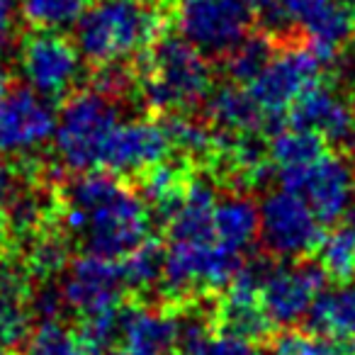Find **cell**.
Returning a JSON list of instances; mask_svg holds the SVG:
<instances>
[{
	"label": "cell",
	"instance_id": "obj_1",
	"mask_svg": "<svg viewBox=\"0 0 355 355\" xmlns=\"http://www.w3.org/2000/svg\"><path fill=\"white\" fill-rule=\"evenodd\" d=\"M64 232L71 234L85 253L124 258L151 236V207L107 171H83L64 185L59 195Z\"/></svg>",
	"mask_w": 355,
	"mask_h": 355
},
{
	"label": "cell",
	"instance_id": "obj_2",
	"mask_svg": "<svg viewBox=\"0 0 355 355\" xmlns=\"http://www.w3.org/2000/svg\"><path fill=\"white\" fill-rule=\"evenodd\" d=\"M214 88L207 54L183 37H163L146 49L137 93L153 112H190Z\"/></svg>",
	"mask_w": 355,
	"mask_h": 355
},
{
	"label": "cell",
	"instance_id": "obj_3",
	"mask_svg": "<svg viewBox=\"0 0 355 355\" xmlns=\"http://www.w3.org/2000/svg\"><path fill=\"white\" fill-rule=\"evenodd\" d=\"M163 17L146 0H98L76 22V42L93 66L127 61L158 40Z\"/></svg>",
	"mask_w": 355,
	"mask_h": 355
},
{
	"label": "cell",
	"instance_id": "obj_4",
	"mask_svg": "<svg viewBox=\"0 0 355 355\" xmlns=\"http://www.w3.org/2000/svg\"><path fill=\"white\" fill-rule=\"evenodd\" d=\"M117 124V100L95 88L71 93L61 112L56 114L54 146L59 161L76 173L103 168L105 148Z\"/></svg>",
	"mask_w": 355,
	"mask_h": 355
},
{
	"label": "cell",
	"instance_id": "obj_5",
	"mask_svg": "<svg viewBox=\"0 0 355 355\" xmlns=\"http://www.w3.org/2000/svg\"><path fill=\"white\" fill-rule=\"evenodd\" d=\"M321 222L292 190L268 193L258 207V239L266 251L282 261H302L321 241Z\"/></svg>",
	"mask_w": 355,
	"mask_h": 355
},
{
	"label": "cell",
	"instance_id": "obj_6",
	"mask_svg": "<svg viewBox=\"0 0 355 355\" xmlns=\"http://www.w3.org/2000/svg\"><path fill=\"white\" fill-rule=\"evenodd\" d=\"M277 175L282 188L300 195L321 224H336L345 217L355 198L353 163L329 151L306 166L277 171Z\"/></svg>",
	"mask_w": 355,
	"mask_h": 355
},
{
	"label": "cell",
	"instance_id": "obj_7",
	"mask_svg": "<svg viewBox=\"0 0 355 355\" xmlns=\"http://www.w3.org/2000/svg\"><path fill=\"white\" fill-rule=\"evenodd\" d=\"M321 61L304 42H285L268 66L248 83V90L268 114L270 129H280L285 112L297 95L321 78Z\"/></svg>",
	"mask_w": 355,
	"mask_h": 355
},
{
	"label": "cell",
	"instance_id": "obj_8",
	"mask_svg": "<svg viewBox=\"0 0 355 355\" xmlns=\"http://www.w3.org/2000/svg\"><path fill=\"white\" fill-rule=\"evenodd\" d=\"M20 71L40 95L49 100L66 98L80 78V51L61 32L35 30L20 44Z\"/></svg>",
	"mask_w": 355,
	"mask_h": 355
},
{
	"label": "cell",
	"instance_id": "obj_9",
	"mask_svg": "<svg viewBox=\"0 0 355 355\" xmlns=\"http://www.w3.org/2000/svg\"><path fill=\"white\" fill-rule=\"evenodd\" d=\"M253 15L241 0H183L178 32L207 56H224L251 32Z\"/></svg>",
	"mask_w": 355,
	"mask_h": 355
},
{
	"label": "cell",
	"instance_id": "obj_10",
	"mask_svg": "<svg viewBox=\"0 0 355 355\" xmlns=\"http://www.w3.org/2000/svg\"><path fill=\"white\" fill-rule=\"evenodd\" d=\"M56 110L30 85L0 98V156H30L54 139Z\"/></svg>",
	"mask_w": 355,
	"mask_h": 355
},
{
	"label": "cell",
	"instance_id": "obj_11",
	"mask_svg": "<svg viewBox=\"0 0 355 355\" xmlns=\"http://www.w3.org/2000/svg\"><path fill=\"white\" fill-rule=\"evenodd\" d=\"M64 272L61 297H64L66 309L76 311L80 319L122 306L127 285H124L119 261L83 253L76 261H71Z\"/></svg>",
	"mask_w": 355,
	"mask_h": 355
},
{
	"label": "cell",
	"instance_id": "obj_12",
	"mask_svg": "<svg viewBox=\"0 0 355 355\" xmlns=\"http://www.w3.org/2000/svg\"><path fill=\"white\" fill-rule=\"evenodd\" d=\"M326 272L319 263H292V266H268L261 280V304L272 326H295L309 311L311 302L324 290Z\"/></svg>",
	"mask_w": 355,
	"mask_h": 355
},
{
	"label": "cell",
	"instance_id": "obj_13",
	"mask_svg": "<svg viewBox=\"0 0 355 355\" xmlns=\"http://www.w3.org/2000/svg\"><path fill=\"white\" fill-rule=\"evenodd\" d=\"M171 156L166 127L156 119H119L103 156V171L112 175H141Z\"/></svg>",
	"mask_w": 355,
	"mask_h": 355
},
{
	"label": "cell",
	"instance_id": "obj_14",
	"mask_svg": "<svg viewBox=\"0 0 355 355\" xmlns=\"http://www.w3.org/2000/svg\"><path fill=\"white\" fill-rule=\"evenodd\" d=\"M285 119L292 127L321 134L331 144H345L355 132V105L336 85L319 78L297 95Z\"/></svg>",
	"mask_w": 355,
	"mask_h": 355
},
{
	"label": "cell",
	"instance_id": "obj_15",
	"mask_svg": "<svg viewBox=\"0 0 355 355\" xmlns=\"http://www.w3.org/2000/svg\"><path fill=\"white\" fill-rule=\"evenodd\" d=\"M178 314L156 306H122L117 324V355H175Z\"/></svg>",
	"mask_w": 355,
	"mask_h": 355
},
{
	"label": "cell",
	"instance_id": "obj_16",
	"mask_svg": "<svg viewBox=\"0 0 355 355\" xmlns=\"http://www.w3.org/2000/svg\"><path fill=\"white\" fill-rule=\"evenodd\" d=\"M205 107L209 124L222 134H261V129H270L268 114L256 103L251 90L234 80L209 90Z\"/></svg>",
	"mask_w": 355,
	"mask_h": 355
},
{
	"label": "cell",
	"instance_id": "obj_17",
	"mask_svg": "<svg viewBox=\"0 0 355 355\" xmlns=\"http://www.w3.org/2000/svg\"><path fill=\"white\" fill-rule=\"evenodd\" d=\"M212 229L222 246L243 253L258 239V205L239 190H232L227 198H217Z\"/></svg>",
	"mask_w": 355,
	"mask_h": 355
},
{
	"label": "cell",
	"instance_id": "obj_18",
	"mask_svg": "<svg viewBox=\"0 0 355 355\" xmlns=\"http://www.w3.org/2000/svg\"><path fill=\"white\" fill-rule=\"evenodd\" d=\"M304 319L314 334L355 340V285L340 282L338 287L321 290Z\"/></svg>",
	"mask_w": 355,
	"mask_h": 355
},
{
	"label": "cell",
	"instance_id": "obj_19",
	"mask_svg": "<svg viewBox=\"0 0 355 355\" xmlns=\"http://www.w3.org/2000/svg\"><path fill=\"white\" fill-rule=\"evenodd\" d=\"M171 148L185 158V161L212 163L219 146V132L212 124L190 117L188 112H171L163 122Z\"/></svg>",
	"mask_w": 355,
	"mask_h": 355
},
{
	"label": "cell",
	"instance_id": "obj_20",
	"mask_svg": "<svg viewBox=\"0 0 355 355\" xmlns=\"http://www.w3.org/2000/svg\"><path fill=\"white\" fill-rule=\"evenodd\" d=\"M141 175H144L141 198L148 202V207H153V212H158L166 219L168 212H171L178 200H180V195H183L185 185H188V180L193 178V173H190L185 158L178 163L166 158V161L156 163V166L148 168Z\"/></svg>",
	"mask_w": 355,
	"mask_h": 355
},
{
	"label": "cell",
	"instance_id": "obj_21",
	"mask_svg": "<svg viewBox=\"0 0 355 355\" xmlns=\"http://www.w3.org/2000/svg\"><path fill=\"white\" fill-rule=\"evenodd\" d=\"M268 153L275 166V171H290L306 163L316 161L326 153V139L311 129L302 127H287L275 129V137L268 144Z\"/></svg>",
	"mask_w": 355,
	"mask_h": 355
},
{
	"label": "cell",
	"instance_id": "obj_22",
	"mask_svg": "<svg viewBox=\"0 0 355 355\" xmlns=\"http://www.w3.org/2000/svg\"><path fill=\"white\" fill-rule=\"evenodd\" d=\"M277 44L280 42L266 30L248 32L229 54H224V71L234 83L248 85L275 56Z\"/></svg>",
	"mask_w": 355,
	"mask_h": 355
},
{
	"label": "cell",
	"instance_id": "obj_23",
	"mask_svg": "<svg viewBox=\"0 0 355 355\" xmlns=\"http://www.w3.org/2000/svg\"><path fill=\"white\" fill-rule=\"evenodd\" d=\"M30 241L32 243L25 256V268H27V272H30V277L49 282L69 268L71 248H69L66 232L46 227V229H42L40 234H35Z\"/></svg>",
	"mask_w": 355,
	"mask_h": 355
},
{
	"label": "cell",
	"instance_id": "obj_24",
	"mask_svg": "<svg viewBox=\"0 0 355 355\" xmlns=\"http://www.w3.org/2000/svg\"><path fill=\"white\" fill-rule=\"evenodd\" d=\"M319 266L326 277L336 282H348L355 277V229L350 224L334 227L329 234H321L316 246Z\"/></svg>",
	"mask_w": 355,
	"mask_h": 355
},
{
	"label": "cell",
	"instance_id": "obj_25",
	"mask_svg": "<svg viewBox=\"0 0 355 355\" xmlns=\"http://www.w3.org/2000/svg\"><path fill=\"white\" fill-rule=\"evenodd\" d=\"M163 253H166V248L156 239L148 236L134 251H129L124 258H119L127 292L158 290V282H161V272H163Z\"/></svg>",
	"mask_w": 355,
	"mask_h": 355
},
{
	"label": "cell",
	"instance_id": "obj_26",
	"mask_svg": "<svg viewBox=\"0 0 355 355\" xmlns=\"http://www.w3.org/2000/svg\"><path fill=\"white\" fill-rule=\"evenodd\" d=\"M268 355H355V340L287 329L272 338Z\"/></svg>",
	"mask_w": 355,
	"mask_h": 355
},
{
	"label": "cell",
	"instance_id": "obj_27",
	"mask_svg": "<svg viewBox=\"0 0 355 355\" xmlns=\"http://www.w3.org/2000/svg\"><path fill=\"white\" fill-rule=\"evenodd\" d=\"M22 355H93L83 336L66 326L61 319L42 321L40 329L32 331L25 340Z\"/></svg>",
	"mask_w": 355,
	"mask_h": 355
},
{
	"label": "cell",
	"instance_id": "obj_28",
	"mask_svg": "<svg viewBox=\"0 0 355 355\" xmlns=\"http://www.w3.org/2000/svg\"><path fill=\"white\" fill-rule=\"evenodd\" d=\"M88 0H17L20 12L35 30L61 32L73 27L85 12Z\"/></svg>",
	"mask_w": 355,
	"mask_h": 355
},
{
	"label": "cell",
	"instance_id": "obj_29",
	"mask_svg": "<svg viewBox=\"0 0 355 355\" xmlns=\"http://www.w3.org/2000/svg\"><path fill=\"white\" fill-rule=\"evenodd\" d=\"M35 314L30 309V292H6L0 295V345L15 350L25 345L32 334Z\"/></svg>",
	"mask_w": 355,
	"mask_h": 355
},
{
	"label": "cell",
	"instance_id": "obj_30",
	"mask_svg": "<svg viewBox=\"0 0 355 355\" xmlns=\"http://www.w3.org/2000/svg\"><path fill=\"white\" fill-rule=\"evenodd\" d=\"M40 180V166L35 161H0V209L6 212L20 193Z\"/></svg>",
	"mask_w": 355,
	"mask_h": 355
},
{
	"label": "cell",
	"instance_id": "obj_31",
	"mask_svg": "<svg viewBox=\"0 0 355 355\" xmlns=\"http://www.w3.org/2000/svg\"><path fill=\"white\" fill-rule=\"evenodd\" d=\"M198 355H263V350L258 348L256 340H248L241 338V336H232L214 329Z\"/></svg>",
	"mask_w": 355,
	"mask_h": 355
},
{
	"label": "cell",
	"instance_id": "obj_32",
	"mask_svg": "<svg viewBox=\"0 0 355 355\" xmlns=\"http://www.w3.org/2000/svg\"><path fill=\"white\" fill-rule=\"evenodd\" d=\"M30 309L35 314V321H56L61 319V311L66 309L61 290H51V287H42L40 292L30 295Z\"/></svg>",
	"mask_w": 355,
	"mask_h": 355
},
{
	"label": "cell",
	"instance_id": "obj_33",
	"mask_svg": "<svg viewBox=\"0 0 355 355\" xmlns=\"http://www.w3.org/2000/svg\"><path fill=\"white\" fill-rule=\"evenodd\" d=\"M30 272L25 263L0 258V295L6 292H30Z\"/></svg>",
	"mask_w": 355,
	"mask_h": 355
},
{
	"label": "cell",
	"instance_id": "obj_34",
	"mask_svg": "<svg viewBox=\"0 0 355 355\" xmlns=\"http://www.w3.org/2000/svg\"><path fill=\"white\" fill-rule=\"evenodd\" d=\"M17 0H0V49H6L15 27Z\"/></svg>",
	"mask_w": 355,
	"mask_h": 355
},
{
	"label": "cell",
	"instance_id": "obj_35",
	"mask_svg": "<svg viewBox=\"0 0 355 355\" xmlns=\"http://www.w3.org/2000/svg\"><path fill=\"white\" fill-rule=\"evenodd\" d=\"M243 6L248 8L251 12H261V10H266L268 6H270L272 0H241Z\"/></svg>",
	"mask_w": 355,
	"mask_h": 355
},
{
	"label": "cell",
	"instance_id": "obj_36",
	"mask_svg": "<svg viewBox=\"0 0 355 355\" xmlns=\"http://www.w3.org/2000/svg\"><path fill=\"white\" fill-rule=\"evenodd\" d=\"M10 239V229H8V219L6 212L0 209V246H6V241Z\"/></svg>",
	"mask_w": 355,
	"mask_h": 355
},
{
	"label": "cell",
	"instance_id": "obj_37",
	"mask_svg": "<svg viewBox=\"0 0 355 355\" xmlns=\"http://www.w3.org/2000/svg\"><path fill=\"white\" fill-rule=\"evenodd\" d=\"M8 93V73L3 69H0V98Z\"/></svg>",
	"mask_w": 355,
	"mask_h": 355
},
{
	"label": "cell",
	"instance_id": "obj_38",
	"mask_svg": "<svg viewBox=\"0 0 355 355\" xmlns=\"http://www.w3.org/2000/svg\"><path fill=\"white\" fill-rule=\"evenodd\" d=\"M345 144H348V151H350V163H353V168H355V132L350 134V139Z\"/></svg>",
	"mask_w": 355,
	"mask_h": 355
},
{
	"label": "cell",
	"instance_id": "obj_39",
	"mask_svg": "<svg viewBox=\"0 0 355 355\" xmlns=\"http://www.w3.org/2000/svg\"><path fill=\"white\" fill-rule=\"evenodd\" d=\"M345 217H348V224L355 229V198H353V202H350V207H348V212H345Z\"/></svg>",
	"mask_w": 355,
	"mask_h": 355
},
{
	"label": "cell",
	"instance_id": "obj_40",
	"mask_svg": "<svg viewBox=\"0 0 355 355\" xmlns=\"http://www.w3.org/2000/svg\"><path fill=\"white\" fill-rule=\"evenodd\" d=\"M0 355H15V353H12V348H6V345H0Z\"/></svg>",
	"mask_w": 355,
	"mask_h": 355
},
{
	"label": "cell",
	"instance_id": "obj_41",
	"mask_svg": "<svg viewBox=\"0 0 355 355\" xmlns=\"http://www.w3.org/2000/svg\"><path fill=\"white\" fill-rule=\"evenodd\" d=\"M350 8H353V22H355V0H353V6H350Z\"/></svg>",
	"mask_w": 355,
	"mask_h": 355
}]
</instances>
